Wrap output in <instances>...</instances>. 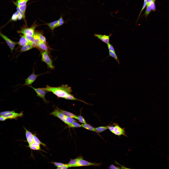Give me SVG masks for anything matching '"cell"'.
Instances as JSON below:
<instances>
[{"label": "cell", "instance_id": "cell-1", "mask_svg": "<svg viewBox=\"0 0 169 169\" xmlns=\"http://www.w3.org/2000/svg\"><path fill=\"white\" fill-rule=\"evenodd\" d=\"M70 43L64 50L59 54L47 53L41 59L34 63L37 67L44 68L48 70L57 71L66 73L70 58L76 52L75 48Z\"/></svg>", "mask_w": 169, "mask_h": 169}, {"label": "cell", "instance_id": "cell-2", "mask_svg": "<svg viewBox=\"0 0 169 169\" xmlns=\"http://www.w3.org/2000/svg\"><path fill=\"white\" fill-rule=\"evenodd\" d=\"M95 104L89 102L83 105V121L91 126L95 135L102 139L107 138L109 136L104 120L97 111Z\"/></svg>", "mask_w": 169, "mask_h": 169}, {"label": "cell", "instance_id": "cell-3", "mask_svg": "<svg viewBox=\"0 0 169 169\" xmlns=\"http://www.w3.org/2000/svg\"><path fill=\"white\" fill-rule=\"evenodd\" d=\"M96 146V143H94L90 146L80 148L72 149L69 146V137L68 136L66 138L64 146L53 156L48 158L50 161L49 166L48 168L43 169H63L70 161L74 155L78 152L95 147Z\"/></svg>", "mask_w": 169, "mask_h": 169}, {"label": "cell", "instance_id": "cell-4", "mask_svg": "<svg viewBox=\"0 0 169 169\" xmlns=\"http://www.w3.org/2000/svg\"><path fill=\"white\" fill-rule=\"evenodd\" d=\"M1 72L10 81L20 99L22 106L25 105L29 97L31 91L35 88V85L27 83L16 75L13 72L0 65Z\"/></svg>", "mask_w": 169, "mask_h": 169}, {"label": "cell", "instance_id": "cell-5", "mask_svg": "<svg viewBox=\"0 0 169 169\" xmlns=\"http://www.w3.org/2000/svg\"><path fill=\"white\" fill-rule=\"evenodd\" d=\"M42 74L38 82L35 85V88L43 93H47L61 89L57 82L45 70H41Z\"/></svg>", "mask_w": 169, "mask_h": 169}, {"label": "cell", "instance_id": "cell-6", "mask_svg": "<svg viewBox=\"0 0 169 169\" xmlns=\"http://www.w3.org/2000/svg\"><path fill=\"white\" fill-rule=\"evenodd\" d=\"M95 90L81 83L77 87L74 97L79 100L81 99L95 104L96 95Z\"/></svg>", "mask_w": 169, "mask_h": 169}, {"label": "cell", "instance_id": "cell-7", "mask_svg": "<svg viewBox=\"0 0 169 169\" xmlns=\"http://www.w3.org/2000/svg\"><path fill=\"white\" fill-rule=\"evenodd\" d=\"M116 40L107 42L98 46L91 45L90 49L95 51L105 62L112 55L116 46Z\"/></svg>", "mask_w": 169, "mask_h": 169}, {"label": "cell", "instance_id": "cell-8", "mask_svg": "<svg viewBox=\"0 0 169 169\" xmlns=\"http://www.w3.org/2000/svg\"><path fill=\"white\" fill-rule=\"evenodd\" d=\"M67 95L65 92L60 89L44 93L39 100L37 103V104H40V105L35 111L43 105L57 101L63 98Z\"/></svg>", "mask_w": 169, "mask_h": 169}, {"label": "cell", "instance_id": "cell-9", "mask_svg": "<svg viewBox=\"0 0 169 169\" xmlns=\"http://www.w3.org/2000/svg\"><path fill=\"white\" fill-rule=\"evenodd\" d=\"M26 5L30 10L36 14L39 19L50 28L53 14L52 9L47 11H41L37 10L34 4L26 3Z\"/></svg>", "mask_w": 169, "mask_h": 169}, {"label": "cell", "instance_id": "cell-10", "mask_svg": "<svg viewBox=\"0 0 169 169\" xmlns=\"http://www.w3.org/2000/svg\"><path fill=\"white\" fill-rule=\"evenodd\" d=\"M38 28V26L34 22L31 23L25 29L22 37L17 44L22 42H33L35 39V34Z\"/></svg>", "mask_w": 169, "mask_h": 169}, {"label": "cell", "instance_id": "cell-11", "mask_svg": "<svg viewBox=\"0 0 169 169\" xmlns=\"http://www.w3.org/2000/svg\"><path fill=\"white\" fill-rule=\"evenodd\" d=\"M45 71L57 82L60 85L61 89L62 86L67 85L69 83L66 73L52 70H47Z\"/></svg>", "mask_w": 169, "mask_h": 169}, {"label": "cell", "instance_id": "cell-12", "mask_svg": "<svg viewBox=\"0 0 169 169\" xmlns=\"http://www.w3.org/2000/svg\"><path fill=\"white\" fill-rule=\"evenodd\" d=\"M116 41V47L112 55L122 51L130 45L125 34L123 26L122 28L121 33Z\"/></svg>", "mask_w": 169, "mask_h": 169}, {"label": "cell", "instance_id": "cell-13", "mask_svg": "<svg viewBox=\"0 0 169 169\" xmlns=\"http://www.w3.org/2000/svg\"><path fill=\"white\" fill-rule=\"evenodd\" d=\"M58 0H36L33 2L36 9L41 11H47L52 9L53 6Z\"/></svg>", "mask_w": 169, "mask_h": 169}, {"label": "cell", "instance_id": "cell-14", "mask_svg": "<svg viewBox=\"0 0 169 169\" xmlns=\"http://www.w3.org/2000/svg\"><path fill=\"white\" fill-rule=\"evenodd\" d=\"M79 76L81 82L95 90L93 84L91 74L84 69L83 66H80L78 70Z\"/></svg>", "mask_w": 169, "mask_h": 169}, {"label": "cell", "instance_id": "cell-15", "mask_svg": "<svg viewBox=\"0 0 169 169\" xmlns=\"http://www.w3.org/2000/svg\"><path fill=\"white\" fill-rule=\"evenodd\" d=\"M33 18L34 22L37 24L38 27L44 31L46 38L48 39H49L50 36V28L42 21L36 14H33Z\"/></svg>", "mask_w": 169, "mask_h": 169}, {"label": "cell", "instance_id": "cell-16", "mask_svg": "<svg viewBox=\"0 0 169 169\" xmlns=\"http://www.w3.org/2000/svg\"><path fill=\"white\" fill-rule=\"evenodd\" d=\"M45 36V34L44 31L38 27L35 34V39L37 40H40Z\"/></svg>", "mask_w": 169, "mask_h": 169}, {"label": "cell", "instance_id": "cell-17", "mask_svg": "<svg viewBox=\"0 0 169 169\" xmlns=\"http://www.w3.org/2000/svg\"></svg>", "mask_w": 169, "mask_h": 169}]
</instances>
